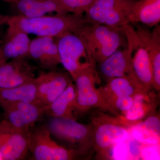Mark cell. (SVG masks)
<instances>
[{"mask_svg":"<svg viewBox=\"0 0 160 160\" xmlns=\"http://www.w3.org/2000/svg\"><path fill=\"white\" fill-rule=\"evenodd\" d=\"M2 1H4V2H7L11 4V3H13V2H15L16 0H2Z\"/></svg>","mask_w":160,"mask_h":160,"instance_id":"obj_30","label":"cell"},{"mask_svg":"<svg viewBox=\"0 0 160 160\" xmlns=\"http://www.w3.org/2000/svg\"><path fill=\"white\" fill-rule=\"evenodd\" d=\"M145 47L150 61L153 73L152 87L160 90V27L157 25L152 31L145 29L139 23H130Z\"/></svg>","mask_w":160,"mask_h":160,"instance_id":"obj_14","label":"cell"},{"mask_svg":"<svg viewBox=\"0 0 160 160\" xmlns=\"http://www.w3.org/2000/svg\"><path fill=\"white\" fill-rule=\"evenodd\" d=\"M27 57L49 71H53L61 64L54 38L49 37H37L31 40Z\"/></svg>","mask_w":160,"mask_h":160,"instance_id":"obj_15","label":"cell"},{"mask_svg":"<svg viewBox=\"0 0 160 160\" xmlns=\"http://www.w3.org/2000/svg\"><path fill=\"white\" fill-rule=\"evenodd\" d=\"M122 30L129 35L133 44L130 77L135 80L144 91L151 90L153 73L148 53L131 24L124 26Z\"/></svg>","mask_w":160,"mask_h":160,"instance_id":"obj_9","label":"cell"},{"mask_svg":"<svg viewBox=\"0 0 160 160\" xmlns=\"http://www.w3.org/2000/svg\"><path fill=\"white\" fill-rule=\"evenodd\" d=\"M129 24L142 23L149 27L160 21V0H140L134 3L129 16Z\"/></svg>","mask_w":160,"mask_h":160,"instance_id":"obj_19","label":"cell"},{"mask_svg":"<svg viewBox=\"0 0 160 160\" xmlns=\"http://www.w3.org/2000/svg\"><path fill=\"white\" fill-rule=\"evenodd\" d=\"M76 106V89L72 81L59 96L46 108V115L51 117L77 120Z\"/></svg>","mask_w":160,"mask_h":160,"instance_id":"obj_17","label":"cell"},{"mask_svg":"<svg viewBox=\"0 0 160 160\" xmlns=\"http://www.w3.org/2000/svg\"><path fill=\"white\" fill-rule=\"evenodd\" d=\"M130 135L133 138L142 144L160 145V132L143 126L139 122L132 126Z\"/></svg>","mask_w":160,"mask_h":160,"instance_id":"obj_23","label":"cell"},{"mask_svg":"<svg viewBox=\"0 0 160 160\" xmlns=\"http://www.w3.org/2000/svg\"><path fill=\"white\" fill-rule=\"evenodd\" d=\"M160 145L142 144L140 160H160Z\"/></svg>","mask_w":160,"mask_h":160,"instance_id":"obj_27","label":"cell"},{"mask_svg":"<svg viewBox=\"0 0 160 160\" xmlns=\"http://www.w3.org/2000/svg\"><path fill=\"white\" fill-rule=\"evenodd\" d=\"M46 126L32 129L30 132L28 152L33 160H70L80 156L74 150L58 145L52 139Z\"/></svg>","mask_w":160,"mask_h":160,"instance_id":"obj_8","label":"cell"},{"mask_svg":"<svg viewBox=\"0 0 160 160\" xmlns=\"http://www.w3.org/2000/svg\"><path fill=\"white\" fill-rule=\"evenodd\" d=\"M72 79L68 72L55 70L35 78L37 102L46 109L66 89Z\"/></svg>","mask_w":160,"mask_h":160,"instance_id":"obj_12","label":"cell"},{"mask_svg":"<svg viewBox=\"0 0 160 160\" xmlns=\"http://www.w3.org/2000/svg\"><path fill=\"white\" fill-rule=\"evenodd\" d=\"M11 4L15 15L26 17H39L52 12L69 13L62 0H16Z\"/></svg>","mask_w":160,"mask_h":160,"instance_id":"obj_16","label":"cell"},{"mask_svg":"<svg viewBox=\"0 0 160 160\" xmlns=\"http://www.w3.org/2000/svg\"><path fill=\"white\" fill-rule=\"evenodd\" d=\"M0 160H3L2 157V155H1V152H0Z\"/></svg>","mask_w":160,"mask_h":160,"instance_id":"obj_31","label":"cell"},{"mask_svg":"<svg viewBox=\"0 0 160 160\" xmlns=\"http://www.w3.org/2000/svg\"><path fill=\"white\" fill-rule=\"evenodd\" d=\"M8 60L4 56L2 49L0 48V65H2L3 63L6 62Z\"/></svg>","mask_w":160,"mask_h":160,"instance_id":"obj_29","label":"cell"},{"mask_svg":"<svg viewBox=\"0 0 160 160\" xmlns=\"http://www.w3.org/2000/svg\"><path fill=\"white\" fill-rule=\"evenodd\" d=\"M92 116V148L98 158L110 159V152L114 146L128 139L132 126L138 122H129L123 118L112 117L103 112Z\"/></svg>","mask_w":160,"mask_h":160,"instance_id":"obj_2","label":"cell"},{"mask_svg":"<svg viewBox=\"0 0 160 160\" xmlns=\"http://www.w3.org/2000/svg\"><path fill=\"white\" fill-rule=\"evenodd\" d=\"M35 68L32 66L29 69L16 72L0 80V88H13L29 82L35 78Z\"/></svg>","mask_w":160,"mask_h":160,"instance_id":"obj_24","label":"cell"},{"mask_svg":"<svg viewBox=\"0 0 160 160\" xmlns=\"http://www.w3.org/2000/svg\"><path fill=\"white\" fill-rule=\"evenodd\" d=\"M126 35L127 45L124 49H118L107 58L100 65V71L107 79L115 78L130 77L133 44L129 34Z\"/></svg>","mask_w":160,"mask_h":160,"instance_id":"obj_13","label":"cell"},{"mask_svg":"<svg viewBox=\"0 0 160 160\" xmlns=\"http://www.w3.org/2000/svg\"><path fill=\"white\" fill-rule=\"evenodd\" d=\"M73 32L83 40L95 65L102 62L127 44L126 35L122 29L87 20Z\"/></svg>","mask_w":160,"mask_h":160,"instance_id":"obj_3","label":"cell"},{"mask_svg":"<svg viewBox=\"0 0 160 160\" xmlns=\"http://www.w3.org/2000/svg\"><path fill=\"white\" fill-rule=\"evenodd\" d=\"M157 100V96L151 90L136 95L131 108L122 118L129 122H135L152 114L156 109Z\"/></svg>","mask_w":160,"mask_h":160,"instance_id":"obj_21","label":"cell"},{"mask_svg":"<svg viewBox=\"0 0 160 160\" xmlns=\"http://www.w3.org/2000/svg\"><path fill=\"white\" fill-rule=\"evenodd\" d=\"M30 42L28 34L8 27L5 42L1 49L8 60L26 59L28 57Z\"/></svg>","mask_w":160,"mask_h":160,"instance_id":"obj_18","label":"cell"},{"mask_svg":"<svg viewBox=\"0 0 160 160\" xmlns=\"http://www.w3.org/2000/svg\"><path fill=\"white\" fill-rule=\"evenodd\" d=\"M61 60V64L72 79L79 72L95 67L90 52L80 37L67 32L54 38Z\"/></svg>","mask_w":160,"mask_h":160,"instance_id":"obj_4","label":"cell"},{"mask_svg":"<svg viewBox=\"0 0 160 160\" xmlns=\"http://www.w3.org/2000/svg\"><path fill=\"white\" fill-rule=\"evenodd\" d=\"M136 0H96L85 12L89 22L122 29L129 24V16Z\"/></svg>","mask_w":160,"mask_h":160,"instance_id":"obj_7","label":"cell"},{"mask_svg":"<svg viewBox=\"0 0 160 160\" xmlns=\"http://www.w3.org/2000/svg\"><path fill=\"white\" fill-rule=\"evenodd\" d=\"M142 144L129 135V138L127 140L129 159L140 160V150Z\"/></svg>","mask_w":160,"mask_h":160,"instance_id":"obj_28","label":"cell"},{"mask_svg":"<svg viewBox=\"0 0 160 160\" xmlns=\"http://www.w3.org/2000/svg\"><path fill=\"white\" fill-rule=\"evenodd\" d=\"M69 12L83 14L92 6L96 0H62Z\"/></svg>","mask_w":160,"mask_h":160,"instance_id":"obj_26","label":"cell"},{"mask_svg":"<svg viewBox=\"0 0 160 160\" xmlns=\"http://www.w3.org/2000/svg\"><path fill=\"white\" fill-rule=\"evenodd\" d=\"M4 119L15 127L30 132L45 115L46 109L37 102H18L1 106Z\"/></svg>","mask_w":160,"mask_h":160,"instance_id":"obj_11","label":"cell"},{"mask_svg":"<svg viewBox=\"0 0 160 160\" xmlns=\"http://www.w3.org/2000/svg\"><path fill=\"white\" fill-rule=\"evenodd\" d=\"M30 132L4 120L0 122V152L3 160H23L28 153Z\"/></svg>","mask_w":160,"mask_h":160,"instance_id":"obj_10","label":"cell"},{"mask_svg":"<svg viewBox=\"0 0 160 160\" xmlns=\"http://www.w3.org/2000/svg\"><path fill=\"white\" fill-rule=\"evenodd\" d=\"M77 92V119L92 108H100L104 103V88L95 67L79 72L72 79Z\"/></svg>","mask_w":160,"mask_h":160,"instance_id":"obj_6","label":"cell"},{"mask_svg":"<svg viewBox=\"0 0 160 160\" xmlns=\"http://www.w3.org/2000/svg\"><path fill=\"white\" fill-rule=\"evenodd\" d=\"M87 20L83 14L66 13L49 16L28 18L14 15L0 16V22L29 34L37 37L56 38L67 32H72Z\"/></svg>","mask_w":160,"mask_h":160,"instance_id":"obj_1","label":"cell"},{"mask_svg":"<svg viewBox=\"0 0 160 160\" xmlns=\"http://www.w3.org/2000/svg\"><path fill=\"white\" fill-rule=\"evenodd\" d=\"M103 88L104 103L103 106L107 102L118 97H135L139 93L146 92L143 90L135 80L129 77L109 79Z\"/></svg>","mask_w":160,"mask_h":160,"instance_id":"obj_20","label":"cell"},{"mask_svg":"<svg viewBox=\"0 0 160 160\" xmlns=\"http://www.w3.org/2000/svg\"><path fill=\"white\" fill-rule=\"evenodd\" d=\"M35 79L29 82L13 88H0V106L18 102H37V85Z\"/></svg>","mask_w":160,"mask_h":160,"instance_id":"obj_22","label":"cell"},{"mask_svg":"<svg viewBox=\"0 0 160 160\" xmlns=\"http://www.w3.org/2000/svg\"><path fill=\"white\" fill-rule=\"evenodd\" d=\"M30 65L25 59H12L0 65V80L16 72L31 68Z\"/></svg>","mask_w":160,"mask_h":160,"instance_id":"obj_25","label":"cell"},{"mask_svg":"<svg viewBox=\"0 0 160 160\" xmlns=\"http://www.w3.org/2000/svg\"><path fill=\"white\" fill-rule=\"evenodd\" d=\"M51 134L69 144L70 149L80 156L88 153L92 148L91 126L84 125L77 120L51 117L46 126Z\"/></svg>","mask_w":160,"mask_h":160,"instance_id":"obj_5","label":"cell"}]
</instances>
